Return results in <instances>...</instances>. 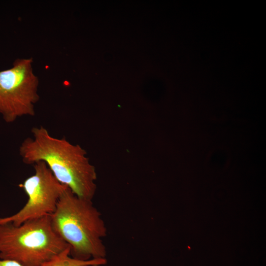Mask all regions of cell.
Masks as SVG:
<instances>
[{
  "mask_svg": "<svg viewBox=\"0 0 266 266\" xmlns=\"http://www.w3.org/2000/svg\"><path fill=\"white\" fill-rule=\"evenodd\" d=\"M33 138L22 142L19 154L23 162L33 165L43 161L56 179L77 196L92 200L97 190V173L86 151L65 137L51 136L43 126L32 129Z\"/></svg>",
  "mask_w": 266,
  "mask_h": 266,
  "instance_id": "cell-1",
  "label": "cell"
},
{
  "mask_svg": "<svg viewBox=\"0 0 266 266\" xmlns=\"http://www.w3.org/2000/svg\"><path fill=\"white\" fill-rule=\"evenodd\" d=\"M50 217L54 230L69 245L72 257L82 261L105 258L102 239L107 229L92 200L77 196L67 187Z\"/></svg>",
  "mask_w": 266,
  "mask_h": 266,
  "instance_id": "cell-2",
  "label": "cell"
},
{
  "mask_svg": "<svg viewBox=\"0 0 266 266\" xmlns=\"http://www.w3.org/2000/svg\"><path fill=\"white\" fill-rule=\"evenodd\" d=\"M69 245L55 232L50 215L19 226L0 224V259L23 266H40Z\"/></svg>",
  "mask_w": 266,
  "mask_h": 266,
  "instance_id": "cell-3",
  "label": "cell"
},
{
  "mask_svg": "<svg viewBox=\"0 0 266 266\" xmlns=\"http://www.w3.org/2000/svg\"><path fill=\"white\" fill-rule=\"evenodd\" d=\"M30 59H17L12 67L0 71V114L6 123L18 117L34 116L39 96L38 79Z\"/></svg>",
  "mask_w": 266,
  "mask_h": 266,
  "instance_id": "cell-4",
  "label": "cell"
},
{
  "mask_svg": "<svg viewBox=\"0 0 266 266\" xmlns=\"http://www.w3.org/2000/svg\"><path fill=\"white\" fill-rule=\"evenodd\" d=\"M34 173L19 185L28 199L15 214L0 218V224L10 223L19 226L32 219L51 215L56 210L63 192L67 187L60 182L43 161L33 165Z\"/></svg>",
  "mask_w": 266,
  "mask_h": 266,
  "instance_id": "cell-5",
  "label": "cell"
},
{
  "mask_svg": "<svg viewBox=\"0 0 266 266\" xmlns=\"http://www.w3.org/2000/svg\"><path fill=\"white\" fill-rule=\"evenodd\" d=\"M106 264L105 258L92 259L87 261L75 259L70 256V247H68L40 266H100Z\"/></svg>",
  "mask_w": 266,
  "mask_h": 266,
  "instance_id": "cell-6",
  "label": "cell"
},
{
  "mask_svg": "<svg viewBox=\"0 0 266 266\" xmlns=\"http://www.w3.org/2000/svg\"><path fill=\"white\" fill-rule=\"evenodd\" d=\"M0 266H23L19 263L9 260L0 259Z\"/></svg>",
  "mask_w": 266,
  "mask_h": 266,
  "instance_id": "cell-7",
  "label": "cell"
}]
</instances>
